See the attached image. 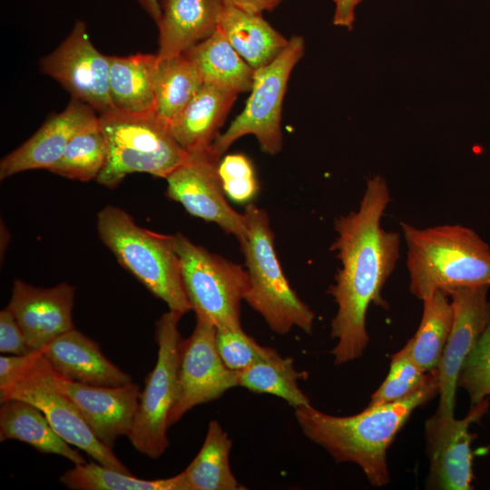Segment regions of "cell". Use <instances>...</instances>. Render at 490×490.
Here are the masks:
<instances>
[{"mask_svg": "<svg viewBox=\"0 0 490 490\" xmlns=\"http://www.w3.org/2000/svg\"><path fill=\"white\" fill-rule=\"evenodd\" d=\"M390 201L386 180L367 181L357 211L335 219L337 237L330 250L340 262L335 282L328 289L338 309L330 337L337 340L330 353L335 365L359 358L368 344L366 316L371 303L387 308L381 290L399 260L400 235L381 228Z\"/></svg>", "mask_w": 490, "mask_h": 490, "instance_id": "cell-1", "label": "cell"}, {"mask_svg": "<svg viewBox=\"0 0 490 490\" xmlns=\"http://www.w3.org/2000/svg\"><path fill=\"white\" fill-rule=\"evenodd\" d=\"M439 393L438 370L433 379L415 394L397 402L367 406L360 413L338 416L310 405L295 408L303 434L323 447L336 463L359 466L372 486L390 480L387 451L412 412Z\"/></svg>", "mask_w": 490, "mask_h": 490, "instance_id": "cell-2", "label": "cell"}, {"mask_svg": "<svg viewBox=\"0 0 490 490\" xmlns=\"http://www.w3.org/2000/svg\"><path fill=\"white\" fill-rule=\"evenodd\" d=\"M400 226L415 297L423 300L436 291L448 295L462 288L490 289V247L474 230L460 224Z\"/></svg>", "mask_w": 490, "mask_h": 490, "instance_id": "cell-3", "label": "cell"}, {"mask_svg": "<svg viewBox=\"0 0 490 490\" xmlns=\"http://www.w3.org/2000/svg\"><path fill=\"white\" fill-rule=\"evenodd\" d=\"M97 232L118 262L170 310L182 315L191 310L182 285L174 235L139 226L121 208L108 205L97 215Z\"/></svg>", "mask_w": 490, "mask_h": 490, "instance_id": "cell-4", "label": "cell"}, {"mask_svg": "<svg viewBox=\"0 0 490 490\" xmlns=\"http://www.w3.org/2000/svg\"><path fill=\"white\" fill-rule=\"evenodd\" d=\"M243 214L248 235L240 247L250 279L244 300L278 335H286L294 327L311 334L315 313L299 298L282 270L267 213L250 202Z\"/></svg>", "mask_w": 490, "mask_h": 490, "instance_id": "cell-5", "label": "cell"}, {"mask_svg": "<svg viewBox=\"0 0 490 490\" xmlns=\"http://www.w3.org/2000/svg\"><path fill=\"white\" fill-rule=\"evenodd\" d=\"M107 145L105 165L96 181L113 189L129 174L149 173L166 179L189 156L175 141L169 125L154 113L99 114Z\"/></svg>", "mask_w": 490, "mask_h": 490, "instance_id": "cell-6", "label": "cell"}, {"mask_svg": "<svg viewBox=\"0 0 490 490\" xmlns=\"http://www.w3.org/2000/svg\"><path fill=\"white\" fill-rule=\"evenodd\" d=\"M174 237L182 285L196 318L216 328H242L240 303L250 288L247 270L181 233Z\"/></svg>", "mask_w": 490, "mask_h": 490, "instance_id": "cell-7", "label": "cell"}, {"mask_svg": "<svg viewBox=\"0 0 490 490\" xmlns=\"http://www.w3.org/2000/svg\"><path fill=\"white\" fill-rule=\"evenodd\" d=\"M304 51V39L294 35L274 60L255 70L244 109L211 146L216 155L221 157L235 141L248 134L256 137L267 154L275 155L281 151L283 100L290 74Z\"/></svg>", "mask_w": 490, "mask_h": 490, "instance_id": "cell-8", "label": "cell"}, {"mask_svg": "<svg viewBox=\"0 0 490 490\" xmlns=\"http://www.w3.org/2000/svg\"><path fill=\"white\" fill-rule=\"evenodd\" d=\"M183 315L170 310L156 322L157 360L141 391L132 428L127 436L132 446L157 459L170 445L168 416L172 407L181 338L179 321Z\"/></svg>", "mask_w": 490, "mask_h": 490, "instance_id": "cell-9", "label": "cell"}, {"mask_svg": "<svg viewBox=\"0 0 490 490\" xmlns=\"http://www.w3.org/2000/svg\"><path fill=\"white\" fill-rule=\"evenodd\" d=\"M11 398L35 406L64 441L83 450L96 462L132 474L113 448L95 436L73 401L57 387L54 369L42 353L25 375L0 397V401Z\"/></svg>", "mask_w": 490, "mask_h": 490, "instance_id": "cell-10", "label": "cell"}, {"mask_svg": "<svg viewBox=\"0 0 490 490\" xmlns=\"http://www.w3.org/2000/svg\"><path fill=\"white\" fill-rule=\"evenodd\" d=\"M238 386V371L228 368L218 353L216 327L196 318L192 333L181 341L176 392L168 426L196 406L216 400Z\"/></svg>", "mask_w": 490, "mask_h": 490, "instance_id": "cell-11", "label": "cell"}, {"mask_svg": "<svg viewBox=\"0 0 490 490\" xmlns=\"http://www.w3.org/2000/svg\"><path fill=\"white\" fill-rule=\"evenodd\" d=\"M220 158L211 147L189 153L188 159L166 178V194L191 215L217 224L241 244L248 235L246 219L226 199L218 172Z\"/></svg>", "mask_w": 490, "mask_h": 490, "instance_id": "cell-12", "label": "cell"}, {"mask_svg": "<svg viewBox=\"0 0 490 490\" xmlns=\"http://www.w3.org/2000/svg\"><path fill=\"white\" fill-rule=\"evenodd\" d=\"M40 69L64 86L72 99L99 114L117 111L110 94L109 55L95 48L83 21H77L65 40L41 59Z\"/></svg>", "mask_w": 490, "mask_h": 490, "instance_id": "cell-13", "label": "cell"}, {"mask_svg": "<svg viewBox=\"0 0 490 490\" xmlns=\"http://www.w3.org/2000/svg\"><path fill=\"white\" fill-rule=\"evenodd\" d=\"M489 407V399L471 405L461 419L436 412L425 424L429 474L426 488L435 490L473 489V456L471 445L476 437L469 431Z\"/></svg>", "mask_w": 490, "mask_h": 490, "instance_id": "cell-14", "label": "cell"}, {"mask_svg": "<svg viewBox=\"0 0 490 490\" xmlns=\"http://www.w3.org/2000/svg\"><path fill=\"white\" fill-rule=\"evenodd\" d=\"M487 287L462 288L451 291L454 317L451 331L437 368L439 405L436 413L453 416L457 380L467 356L490 323Z\"/></svg>", "mask_w": 490, "mask_h": 490, "instance_id": "cell-15", "label": "cell"}, {"mask_svg": "<svg viewBox=\"0 0 490 490\" xmlns=\"http://www.w3.org/2000/svg\"><path fill=\"white\" fill-rule=\"evenodd\" d=\"M74 292V287L66 282L37 288L15 280L7 308L34 351H43L54 338L75 328L72 318Z\"/></svg>", "mask_w": 490, "mask_h": 490, "instance_id": "cell-16", "label": "cell"}, {"mask_svg": "<svg viewBox=\"0 0 490 490\" xmlns=\"http://www.w3.org/2000/svg\"><path fill=\"white\" fill-rule=\"evenodd\" d=\"M54 378L101 442L113 448L118 437L128 436L141 394L138 384L93 386L67 379L54 369Z\"/></svg>", "mask_w": 490, "mask_h": 490, "instance_id": "cell-17", "label": "cell"}, {"mask_svg": "<svg viewBox=\"0 0 490 490\" xmlns=\"http://www.w3.org/2000/svg\"><path fill=\"white\" fill-rule=\"evenodd\" d=\"M97 119L91 106L72 99L63 112L48 119L27 141L1 160L0 179L29 170H49L61 159L71 140Z\"/></svg>", "mask_w": 490, "mask_h": 490, "instance_id": "cell-18", "label": "cell"}, {"mask_svg": "<svg viewBox=\"0 0 490 490\" xmlns=\"http://www.w3.org/2000/svg\"><path fill=\"white\" fill-rule=\"evenodd\" d=\"M42 354L59 375L73 381L103 387L132 382L129 374L103 354L97 342L76 328L54 338Z\"/></svg>", "mask_w": 490, "mask_h": 490, "instance_id": "cell-19", "label": "cell"}, {"mask_svg": "<svg viewBox=\"0 0 490 490\" xmlns=\"http://www.w3.org/2000/svg\"><path fill=\"white\" fill-rule=\"evenodd\" d=\"M159 1V60L184 54L218 28L223 5L220 0Z\"/></svg>", "mask_w": 490, "mask_h": 490, "instance_id": "cell-20", "label": "cell"}, {"mask_svg": "<svg viewBox=\"0 0 490 490\" xmlns=\"http://www.w3.org/2000/svg\"><path fill=\"white\" fill-rule=\"evenodd\" d=\"M237 97V93L204 83L170 122L171 133L188 153L211 148Z\"/></svg>", "mask_w": 490, "mask_h": 490, "instance_id": "cell-21", "label": "cell"}, {"mask_svg": "<svg viewBox=\"0 0 490 490\" xmlns=\"http://www.w3.org/2000/svg\"><path fill=\"white\" fill-rule=\"evenodd\" d=\"M218 27L254 70L270 64L289 43L261 13L226 4L222 5Z\"/></svg>", "mask_w": 490, "mask_h": 490, "instance_id": "cell-22", "label": "cell"}, {"mask_svg": "<svg viewBox=\"0 0 490 490\" xmlns=\"http://www.w3.org/2000/svg\"><path fill=\"white\" fill-rule=\"evenodd\" d=\"M18 440L39 452L61 456L74 465L85 459L52 427L44 413L33 404L6 399L0 407V441Z\"/></svg>", "mask_w": 490, "mask_h": 490, "instance_id": "cell-23", "label": "cell"}, {"mask_svg": "<svg viewBox=\"0 0 490 490\" xmlns=\"http://www.w3.org/2000/svg\"><path fill=\"white\" fill-rule=\"evenodd\" d=\"M158 57L151 54L109 55V87L117 111L154 113V82Z\"/></svg>", "mask_w": 490, "mask_h": 490, "instance_id": "cell-24", "label": "cell"}, {"mask_svg": "<svg viewBox=\"0 0 490 490\" xmlns=\"http://www.w3.org/2000/svg\"><path fill=\"white\" fill-rule=\"evenodd\" d=\"M199 71L203 83L234 93L250 92L255 70L217 30L183 54Z\"/></svg>", "mask_w": 490, "mask_h": 490, "instance_id": "cell-25", "label": "cell"}, {"mask_svg": "<svg viewBox=\"0 0 490 490\" xmlns=\"http://www.w3.org/2000/svg\"><path fill=\"white\" fill-rule=\"evenodd\" d=\"M232 441L217 420L210 421L202 446L181 472L184 490H242L230 469Z\"/></svg>", "mask_w": 490, "mask_h": 490, "instance_id": "cell-26", "label": "cell"}, {"mask_svg": "<svg viewBox=\"0 0 490 490\" xmlns=\"http://www.w3.org/2000/svg\"><path fill=\"white\" fill-rule=\"evenodd\" d=\"M307 371H299L292 358L283 357L271 348L269 355L250 367L238 371V384L253 393L270 394L297 408L310 405L309 398L299 387V380L307 379Z\"/></svg>", "mask_w": 490, "mask_h": 490, "instance_id": "cell-27", "label": "cell"}, {"mask_svg": "<svg viewBox=\"0 0 490 490\" xmlns=\"http://www.w3.org/2000/svg\"><path fill=\"white\" fill-rule=\"evenodd\" d=\"M423 314L417 330L407 342L410 356L425 372L439 366L453 323L454 311L449 296L436 291L423 299Z\"/></svg>", "mask_w": 490, "mask_h": 490, "instance_id": "cell-28", "label": "cell"}, {"mask_svg": "<svg viewBox=\"0 0 490 490\" xmlns=\"http://www.w3.org/2000/svg\"><path fill=\"white\" fill-rule=\"evenodd\" d=\"M203 84L199 71L183 54L158 59L154 82L155 115L169 125Z\"/></svg>", "mask_w": 490, "mask_h": 490, "instance_id": "cell-29", "label": "cell"}, {"mask_svg": "<svg viewBox=\"0 0 490 490\" xmlns=\"http://www.w3.org/2000/svg\"><path fill=\"white\" fill-rule=\"evenodd\" d=\"M60 482L73 490H184L181 473L161 479H142L96 462L82 463L65 471Z\"/></svg>", "mask_w": 490, "mask_h": 490, "instance_id": "cell-30", "label": "cell"}, {"mask_svg": "<svg viewBox=\"0 0 490 490\" xmlns=\"http://www.w3.org/2000/svg\"><path fill=\"white\" fill-rule=\"evenodd\" d=\"M107 159V145L98 119L78 132L61 159L48 171L81 181L96 180Z\"/></svg>", "mask_w": 490, "mask_h": 490, "instance_id": "cell-31", "label": "cell"}, {"mask_svg": "<svg viewBox=\"0 0 490 490\" xmlns=\"http://www.w3.org/2000/svg\"><path fill=\"white\" fill-rule=\"evenodd\" d=\"M436 372L437 368L431 372L423 371L412 359L406 344L392 355L388 374L371 396L368 406H379L402 400L425 387Z\"/></svg>", "mask_w": 490, "mask_h": 490, "instance_id": "cell-32", "label": "cell"}, {"mask_svg": "<svg viewBox=\"0 0 490 490\" xmlns=\"http://www.w3.org/2000/svg\"><path fill=\"white\" fill-rule=\"evenodd\" d=\"M218 172L225 195L232 201L250 203L259 192V182L251 161L242 153L220 158Z\"/></svg>", "mask_w": 490, "mask_h": 490, "instance_id": "cell-33", "label": "cell"}, {"mask_svg": "<svg viewBox=\"0 0 490 490\" xmlns=\"http://www.w3.org/2000/svg\"><path fill=\"white\" fill-rule=\"evenodd\" d=\"M457 387L468 393L471 405L490 396V323L466 358Z\"/></svg>", "mask_w": 490, "mask_h": 490, "instance_id": "cell-34", "label": "cell"}, {"mask_svg": "<svg viewBox=\"0 0 490 490\" xmlns=\"http://www.w3.org/2000/svg\"><path fill=\"white\" fill-rule=\"evenodd\" d=\"M216 348L224 365L235 371L250 367L271 349L260 345L242 328H216Z\"/></svg>", "mask_w": 490, "mask_h": 490, "instance_id": "cell-35", "label": "cell"}, {"mask_svg": "<svg viewBox=\"0 0 490 490\" xmlns=\"http://www.w3.org/2000/svg\"><path fill=\"white\" fill-rule=\"evenodd\" d=\"M0 351L12 355L34 352L29 347L20 326L7 307L0 311Z\"/></svg>", "mask_w": 490, "mask_h": 490, "instance_id": "cell-36", "label": "cell"}, {"mask_svg": "<svg viewBox=\"0 0 490 490\" xmlns=\"http://www.w3.org/2000/svg\"><path fill=\"white\" fill-rule=\"evenodd\" d=\"M42 351L0 357V397L8 392L30 369Z\"/></svg>", "mask_w": 490, "mask_h": 490, "instance_id": "cell-37", "label": "cell"}, {"mask_svg": "<svg viewBox=\"0 0 490 490\" xmlns=\"http://www.w3.org/2000/svg\"><path fill=\"white\" fill-rule=\"evenodd\" d=\"M360 2L361 0H335L333 24L351 30L355 21V9Z\"/></svg>", "mask_w": 490, "mask_h": 490, "instance_id": "cell-38", "label": "cell"}, {"mask_svg": "<svg viewBox=\"0 0 490 490\" xmlns=\"http://www.w3.org/2000/svg\"><path fill=\"white\" fill-rule=\"evenodd\" d=\"M223 4L233 5L247 11L261 13L271 11L283 0H220Z\"/></svg>", "mask_w": 490, "mask_h": 490, "instance_id": "cell-39", "label": "cell"}, {"mask_svg": "<svg viewBox=\"0 0 490 490\" xmlns=\"http://www.w3.org/2000/svg\"><path fill=\"white\" fill-rule=\"evenodd\" d=\"M139 5L144 9V11L151 16L155 23L161 17V5L159 0H137Z\"/></svg>", "mask_w": 490, "mask_h": 490, "instance_id": "cell-40", "label": "cell"}]
</instances>
